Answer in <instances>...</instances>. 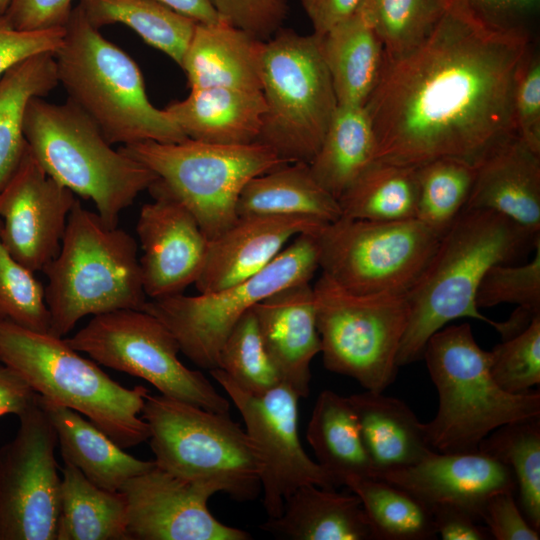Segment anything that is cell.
<instances>
[{
    "label": "cell",
    "mask_w": 540,
    "mask_h": 540,
    "mask_svg": "<svg viewBox=\"0 0 540 540\" xmlns=\"http://www.w3.org/2000/svg\"><path fill=\"white\" fill-rule=\"evenodd\" d=\"M376 160V139L364 106L338 104L309 163L315 180L337 200Z\"/></svg>",
    "instance_id": "32"
},
{
    "label": "cell",
    "mask_w": 540,
    "mask_h": 540,
    "mask_svg": "<svg viewBox=\"0 0 540 540\" xmlns=\"http://www.w3.org/2000/svg\"><path fill=\"white\" fill-rule=\"evenodd\" d=\"M436 535L442 540H487L491 535L487 528L471 512L452 505L430 508Z\"/></svg>",
    "instance_id": "51"
},
{
    "label": "cell",
    "mask_w": 540,
    "mask_h": 540,
    "mask_svg": "<svg viewBox=\"0 0 540 540\" xmlns=\"http://www.w3.org/2000/svg\"><path fill=\"white\" fill-rule=\"evenodd\" d=\"M344 485L359 497L375 540L437 538L430 508L403 488L376 477H352Z\"/></svg>",
    "instance_id": "37"
},
{
    "label": "cell",
    "mask_w": 540,
    "mask_h": 540,
    "mask_svg": "<svg viewBox=\"0 0 540 540\" xmlns=\"http://www.w3.org/2000/svg\"><path fill=\"white\" fill-rule=\"evenodd\" d=\"M515 494V491L505 490L489 497L481 511L480 521L496 540H539V531L525 518Z\"/></svg>",
    "instance_id": "49"
},
{
    "label": "cell",
    "mask_w": 540,
    "mask_h": 540,
    "mask_svg": "<svg viewBox=\"0 0 540 540\" xmlns=\"http://www.w3.org/2000/svg\"><path fill=\"white\" fill-rule=\"evenodd\" d=\"M0 362L45 400L87 416L121 448L149 439L148 425L139 417L148 390L123 387L65 339L0 322Z\"/></svg>",
    "instance_id": "7"
},
{
    "label": "cell",
    "mask_w": 540,
    "mask_h": 540,
    "mask_svg": "<svg viewBox=\"0 0 540 540\" xmlns=\"http://www.w3.org/2000/svg\"><path fill=\"white\" fill-rule=\"evenodd\" d=\"M534 41L491 29L464 0H450L422 43L385 61L364 105L376 160L419 167L455 158L476 166L516 134L515 78Z\"/></svg>",
    "instance_id": "1"
},
{
    "label": "cell",
    "mask_w": 540,
    "mask_h": 540,
    "mask_svg": "<svg viewBox=\"0 0 540 540\" xmlns=\"http://www.w3.org/2000/svg\"><path fill=\"white\" fill-rule=\"evenodd\" d=\"M315 234L296 236L270 264L244 281L212 293L151 299L142 310L172 332L180 351L194 364L209 371L218 368L221 348L246 312L281 289L311 281L319 268Z\"/></svg>",
    "instance_id": "12"
},
{
    "label": "cell",
    "mask_w": 540,
    "mask_h": 540,
    "mask_svg": "<svg viewBox=\"0 0 540 540\" xmlns=\"http://www.w3.org/2000/svg\"><path fill=\"white\" fill-rule=\"evenodd\" d=\"M141 414L157 467L183 480L211 485L239 501L258 495L254 446L229 413L147 393Z\"/></svg>",
    "instance_id": "8"
},
{
    "label": "cell",
    "mask_w": 540,
    "mask_h": 540,
    "mask_svg": "<svg viewBox=\"0 0 540 540\" xmlns=\"http://www.w3.org/2000/svg\"><path fill=\"white\" fill-rule=\"evenodd\" d=\"M222 21L267 41L287 17L286 0H211Z\"/></svg>",
    "instance_id": "46"
},
{
    "label": "cell",
    "mask_w": 540,
    "mask_h": 540,
    "mask_svg": "<svg viewBox=\"0 0 540 540\" xmlns=\"http://www.w3.org/2000/svg\"><path fill=\"white\" fill-rule=\"evenodd\" d=\"M262 41L224 21L196 23L180 67L190 90L210 87L262 90Z\"/></svg>",
    "instance_id": "24"
},
{
    "label": "cell",
    "mask_w": 540,
    "mask_h": 540,
    "mask_svg": "<svg viewBox=\"0 0 540 540\" xmlns=\"http://www.w3.org/2000/svg\"><path fill=\"white\" fill-rule=\"evenodd\" d=\"M73 0H11L3 15L18 30H42L65 27Z\"/></svg>",
    "instance_id": "50"
},
{
    "label": "cell",
    "mask_w": 540,
    "mask_h": 540,
    "mask_svg": "<svg viewBox=\"0 0 540 540\" xmlns=\"http://www.w3.org/2000/svg\"><path fill=\"white\" fill-rule=\"evenodd\" d=\"M175 12L201 24L221 21L211 0H155Z\"/></svg>",
    "instance_id": "54"
},
{
    "label": "cell",
    "mask_w": 540,
    "mask_h": 540,
    "mask_svg": "<svg viewBox=\"0 0 540 540\" xmlns=\"http://www.w3.org/2000/svg\"><path fill=\"white\" fill-rule=\"evenodd\" d=\"M464 209L497 212L534 235L540 234V154L517 134L477 165Z\"/></svg>",
    "instance_id": "23"
},
{
    "label": "cell",
    "mask_w": 540,
    "mask_h": 540,
    "mask_svg": "<svg viewBox=\"0 0 540 540\" xmlns=\"http://www.w3.org/2000/svg\"><path fill=\"white\" fill-rule=\"evenodd\" d=\"M75 194L51 178L28 146L0 190V238L11 256L43 271L58 254Z\"/></svg>",
    "instance_id": "18"
},
{
    "label": "cell",
    "mask_w": 540,
    "mask_h": 540,
    "mask_svg": "<svg viewBox=\"0 0 540 540\" xmlns=\"http://www.w3.org/2000/svg\"><path fill=\"white\" fill-rule=\"evenodd\" d=\"M0 447V540H56L61 478L56 430L39 395Z\"/></svg>",
    "instance_id": "15"
},
{
    "label": "cell",
    "mask_w": 540,
    "mask_h": 540,
    "mask_svg": "<svg viewBox=\"0 0 540 540\" xmlns=\"http://www.w3.org/2000/svg\"><path fill=\"white\" fill-rule=\"evenodd\" d=\"M450 0H362L358 9L381 38L386 61L399 58L433 31Z\"/></svg>",
    "instance_id": "40"
},
{
    "label": "cell",
    "mask_w": 540,
    "mask_h": 540,
    "mask_svg": "<svg viewBox=\"0 0 540 540\" xmlns=\"http://www.w3.org/2000/svg\"><path fill=\"white\" fill-rule=\"evenodd\" d=\"M77 6L93 27L124 24L179 66L196 25L155 0H79Z\"/></svg>",
    "instance_id": "35"
},
{
    "label": "cell",
    "mask_w": 540,
    "mask_h": 540,
    "mask_svg": "<svg viewBox=\"0 0 540 540\" xmlns=\"http://www.w3.org/2000/svg\"><path fill=\"white\" fill-rule=\"evenodd\" d=\"M422 358L438 393L437 413L424 423L434 451H476L495 429L540 417L539 391L513 394L500 388L490 372V351L477 344L468 322L435 332Z\"/></svg>",
    "instance_id": "5"
},
{
    "label": "cell",
    "mask_w": 540,
    "mask_h": 540,
    "mask_svg": "<svg viewBox=\"0 0 540 540\" xmlns=\"http://www.w3.org/2000/svg\"><path fill=\"white\" fill-rule=\"evenodd\" d=\"M417 167L375 160L338 198L341 216L372 221L416 218Z\"/></svg>",
    "instance_id": "36"
},
{
    "label": "cell",
    "mask_w": 540,
    "mask_h": 540,
    "mask_svg": "<svg viewBox=\"0 0 540 540\" xmlns=\"http://www.w3.org/2000/svg\"><path fill=\"white\" fill-rule=\"evenodd\" d=\"M471 12L487 27L518 33L536 40L540 0H464Z\"/></svg>",
    "instance_id": "47"
},
{
    "label": "cell",
    "mask_w": 540,
    "mask_h": 540,
    "mask_svg": "<svg viewBox=\"0 0 540 540\" xmlns=\"http://www.w3.org/2000/svg\"><path fill=\"white\" fill-rule=\"evenodd\" d=\"M475 173V165L455 158H439L417 167L416 219L442 236L464 210Z\"/></svg>",
    "instance_id": "39"
},
{
    "label": "cell",
    "mask_w": 540,
    "mask_h": 540,
    "mask_svg": "<svg viewBox=\"0 0 540 540\" xmlns=\"http://www.w3.org/2000/svg\"><path fill=\"white\" fill-rule=\"evenodd\" d=\"M261 529L290 540H375L359 497L306 484L284 503L283 512Z\"/></svg>",
    "instance_id": "26"
},
{
    "label": "cell",
    "mask_w": 540,
    "mask_h": 540,
    "mask_svg": "<svg viewBox=\"0 0 540 540\" xmlns=\"http://www.w3.org/2000/svg\"><path fill=\"white\" fill-rule=\"evenodd\" d=\"M127 504L129 540H248L250 534L215 518L208 508L217 490L155 466L119 490Z\"/></svg>",
    "instance_id": "17"
},
{
    "label": "cell",
    "mask_w": 540,
    "mask_h": 540,
    "mask_svg": "<svg viewBox=\"0 0 540 540\" xmlns=\"http://www.w3.org/2000/svg\"><path fill=\"white\" fill-rule=\"evenodd\" d=\"M540 240L511 219L486 209H464L408 291L409 318L397 356L398 367L423 357L428 339L447 323L469 317L503 335L504 322L483 315L476 294L486 272L528 254Z\"/></svg>",
    "instance_id": "2"
},
{
    "label": "cell",
    "mask_w": 540,
    "mask_h": 540,
    "mask_svg": "<svg viewBox=\"0 0 540 540\" xmlns=\"http://www.w3.org/2000/svg\"><path fill=\"white\" fill-rule=\"evenodd\" d=\"M24 135L33 157L56 182L93 201L110 228L120 213L157 180L149 168L115 150L97 126L72 102L30 100Z\"/></svg>",
    "instance_id": "6"
},
{
    "label": "cell",
    "mask_w": 540,
    "mask_h": 540,
    "mask_svg": "<svg viewBox=\"0 0 540 540\" xmlns=\"http://www.w3.org/2000/svg\"><path fill=\"white\" fill-rule=\"evenodd\" d=\"M119 150L156 174L155 183L190 210L209 241L238 218L237 201L246 183L287 163L258 142L224 145L187 138L135 142Z\"/></svg>",
    "instance_id": "10"
},
{
    "label": "cell",
    "mask_w": 540,
    "mask_h": 540,
    "mask_svg": "<svg viewBox=\"0 0 540 540\" xmlns=\"http://www.w3.org/2000/svg\"><path fill=\"white\" fill-rule=\"evenodd\" d=\"M490 372L500 388L525 393L540 383V315L491 351Z\"/></svg>",
    "instance_id": "43"
},
{
    "label": "cell",
    "mask_w": 540,
    "mask_h": 540,
    "mask_svg": "<svg viewBox=\"0 0 540 540\" xmlns=\"http://www.w3.org/2000/svg\"><path fill=\"white\" fill-rule=\"evenodd\" d=\"M265 349L282 382L301 398L310 393L311 362L321 352L313 286L281 289L253 307Z\"/></svg>",
    "instance_id": "22"
},
{
    "label": "cell",
    "mask_w": 540,
    "mask_h": 540,
    "mask_svg": "<svg viewBox=\"0 0 540 540\" xmlns=\"http://www.w3.org/2000/svg\"><path fill=\"white\" fill-rule=\"evenodd\" d=\"M11 0H0V16H3L10 5Z\"/></svg>",
    "instance_id": "55"
},
{
    "label": "cell",
    "mask_w": 540,
    "mask_h": 540,
    "mask_svg": "<svg viewBox=\"0 0 540 540\" xmlns=\"http://www.w3.org/2000/svg\"><path fill=\"white\" fill-rule=\"evenodd\" d=\"M240 412L259 462L263 506L269 518L281 515L285 500L300 486L335 489V480L304 451L298 435L297 393L287 384L262 394L241 388L222 369L210 370Z\"/></svg>",
    "instance_id": "16"
},
{
    "label": "cell",
    "mask_w": 540,
    "mask_h": 540,
    "mask_svg": "<svg viewBox=\"0 0 540 540\" xmlns=\"http://www.w3.org/2000/svg\"><path fill=\"white\" fill-rule=\"evenodd\" d=\"M236 212L238 217L306 215L327 223L341 217L338 200L303 162L286 163L250 179L239 195Z\"/></svg>",
    "instance_id": "30"
},
{
    "label": "cell",
    "mask_w": 540,
    "mask_h": 540,
    "mask_svg": "<svg viewBox=\"0 0 540 540\" xmlns=\"http://www.w3.org/2000/svg\"><path fill=\"white\" fill-rule=\"evenodd\" d=\"M534 250L527 263L497 264L486 272L476 294L479 309L510 303L534 316L540 315V240Z\"/></svg>",
    "instance_id": "44"
},
{
    "label": "cell",
    "mask_w": 540,
    "mask_h": 540,
    "mask_svg": "<svg viewBox=\"0 0 540 540\" xmlns=\"http://www.w3.org/2000/svg\"><path fill=\"white\" fill-rule=\"evenodd\" d=\"M319 38L338 104L364 106L385 65L381 38L359 9Z\"/></svg>",
    "instance_id": "29"
},
{
    "label": "cell",
    "mask_w": 540,
    "mask_h": 540,
    "mask_svg": "<svg viewBox=\"0 0 540 540\" xmlns=\"http://www.w3.org/2000/svg\"><path fill=\"white\" fill-rule=\"evenodd\" d=\"M315 235L322 273L355 294H407L442 237L416 218L343 216Z\"/></svg>",
    "instance_id": "13"
},
{
    "label": "cell",
    "mask_w": 540,
    "mask_h": 540,
    "mask_svg": "<svg viewBox=\"0 0 540 540\" xmlns=\"http://www.w3.org/2000/svg\"><path fill=\"white\" fill-rule=\"evenodd\" d=\"M39 398L56 430L63 461L77 467L99 488L119 491L127 480L156 466L154 461L126 453L79 412Z\"/></svg>",
    "instance_id": "28"
},
{
    "label": "cell",
    "mask_w": 540,
    "mask_h": 540,
    "mask_svg": "<svg viewBox=\"0 0 540 540\" xmlns=\"http://www.w3.org/2000/svg\"><path fill=\"white\" fill-rule=\"evenodd\" d=\"M265 109L262 91L223 87L192 89L164 108L187 138L224 145L257 142Z\"/></svg>",
    "instance_id": "25"
},
{
    "label": "cell",
    "mask_w": 540,
    "mask_h": 540,
    "mask_svg": "<svg viewBox=\"0 0 540 540\" xmlns=\"http://www.w3.org/2000/svg\"><path fill=\"white\" fill-rule=\"evenodd\" d=\"M58 84L53 53L26 58L0 78V190L27 150L24 119L30 100L46 96Z\"/></svg>",
    "instance_id": "34"
},
{
    "label": "cell",
    "mask_w": 540,
    "mask_h": 540,
    "mask_svg": "<svg viewBox=\"0 0 540 540\" xmlns=\"http://www.w3.org/2000/svg\"><path fill=\"white\" fill-rule=\"evenodd\" d=\"M58 83L111 144L180 142L187 137L149 100L136 62L73 8L54 53Z\"/></svg>",
    "instance_id": "3"
},
{
    "label": "cell",
    "mask_w": 540,
    "mask_h": 540,
    "mask_svg": "<svg viewBox=\"0 0 540 540\" xmlns=\"http://www.w3.org/2000/svg\"><path fill=\"white\" fill-rule=\"evenodd\" d=\"M318 464L344 485L352 477H375L355 411L348 399L324 390L316 399L306 432Z\"/></svg>",
    "instance_id": "31"
},
{
    "label": "cell",
    "mask_w": 540,
    "mask_h": 540,
    "mask_svg": "<svg viewBox=\"0 0 540 540\" xmlns=\"http://www.w3.org/2000/svg\"><path fill=\"white\" fill-rule=\"evenodd\" d=\"M377 478L410 492L429 508L457 506L471 512L479 520L485 502L493 494L505 490L516 493L511 470L480 450L434 451L414 465L384 473Z\"/></svg>",
    "instance_id": "20"
},
{
    "label": "cell",
    "mask_w": 540,
    "mask_h": 540,
    "mask_svg": "<svg viewBox=\"0 0 540 540\" xmlns=\"http://www.w3.org/2000/svg\"><path fill=\"white\" fill-rule=\"evenodd\" d=\"M1 228V220H0ZM0 322L49 333L45 287L34 272L15 260L0 238Z\"/></svg>",
    "instance_id": "42"
},
{
    "label": "cell",
    "mask_w": 540,
    "mask_h": 540,
    "mask_svg": "<svg viewBox=\"0 0 540 540\" xmlns=\"http://www.w3.org/2000/svg\"><path fill=\"white\" fill-rule=\"evenodd\" d=\"M513 117L516 134L540 154V52L536 41L529 45L517 70Z\"/></svg>",
    "instance_id": "45"
},
{
    "label": "cell",
    "mask_w": 540,
    "mask_h": 540,
    "mask_svg": "<svg viewBox=\"0 0 540 540\" xmlns=\"http://www.w3.org/2000/svg\"><path fill=\"white\" fill-rule=\"evenodd\" d=\"M56 540H129L124 495L99 488L64 462Z\"/></svg>",
    "instance_id": "33"
},
{
    "label": "cell",
    "mask_w": 540,
    "mask_h": 540,
    "mask_svg": "<svg viewBox=\"0 0 540 540\" xmlns=\"http://www.w3.org/2000/svg\"><path fill=\"white\" fill-rule=\"evenodd\" d=\"M362 0H300L312 26L313 33L323 35L332 27L354 14Z\"/></svg>",
    "instance_id": "52"
},
{
    "label": "cell",
    "mask_w": 540,
    "mask_h": 540,
    "mask_svg": "<svg viewBox=\"0 0 540 540\" xmlns=\"http://www.w3.org/2000/svg\"><path fill=\"white\" fill-rule=\"evenodd\" d=\"M326 369L383 392L395 380L409 318L406 294H355L321 274L313 286Z\"/></svg>",
    "instance_id": "11"
},
{
    "label": "cell",
    "mask_w": 540,
    "mask_h": 540,
    "mask_svg": "<svg viewBox=\"0 0 540 540\" xmlns=\"http://www.w3.org/2000/svg\"><path fill=\"white\" fill-rule=\"evenodd\" d=\"M375 477L414 465L434 450L421 423L402 400L366 390L348 397Z\"/></svg>",
    "instance_id": "27"
},
{
    "label": "cell",
    "mask_w": 540,
    "mask_h": 540,
    "mask_svg": "<svg viewBox=\"0 0 540 540\" xmlns=\"http://www.w3.org/2000/svg\"><path fill=\"white\" fill-rule=\"evenodd\" d=\"M154 200L142 206L136 225L143 288L150 299L183 291L203 269L209 240L194 215L155 182L148 189Z\"/></svg>",
    "instance_id": "19"
},
{
    "label": "cell",
    "mask_w": 540,
    "mask_h": 540,
    "mask_svg": "<svg viewBox=\"0 0 540 540\" xmlns=\"http://www.w3.org/2000/svg\"><path fill=\"white\" fill-rule=\"evenodd\" d=\"M222 369L241 388L262 394L283 383L260 335L253 308L227 336L218 359Z\"/></svg>",
    "instance_id": "41"
},
{
    "label": "cell",
    "mask_w": 540,
    "mask_h": 540,
    "mask_svg": "<svg viewBox=\"0 0 540 540\" xmlns=\"http://www.w3.org/2000/svg\"><path fill=\"white\" fill-rule=\"evenodd\" d=\"M327 222L306 215L238 217L226 230L209 241L198 293H212L260 272L300 234L319 232Z\"/></svg>",
    "instance_id": "21"
},
{
    "label": "cell",
    "mask_w": 540,
    "mask_h": 540,
    "mask_svg": "<svg viewBox=\"0 0 540 540\" xmlns=\"http://www.w3.org/2000/svg\"><path fill=\"white\" fill-rule=\"evenodd\" d=\"M36 395L15 370L0 362V417L19 416L33 403Z\"/></svg>",
    "instance_id": "53"
},
{
    "label": "cell",
    "mask_w": 540,
    "mask_h": 540,
    "mask_svg": "<svg viewBox=\"0 0 540 540\" xmlns=\"http://www.w3.org/2000/svg\"><path fill=\"white\" fill-rule=\"evenodd\" d=\"M65 341L101 365L148 381L162 395L229 413V401L200 371L179 360L180 347L172 332L144 310L120 309L95 315Z\"/></svg>",
    "instance_id": "14"
},
{
    "label": "cell",
    "mask_w": 540,
    "mask_h": 540,
    "mask_svg": "<svg viewBox=\"0 0 540 540\" xmlns=\"http://www.w3.org/2000/svg\"><path fill=\"white\" fill-rule=\"evenodd\" d=\"M265 113L257 142L287 163L309 164L338 105L320 38L280 28L265 41Z\"/></svg>",
    "instance_id": "9"
},
{
    "label": "cell",
    "mask_w": 540,
    "mask_h": 540,
    "mask_svg": "<svg viewBox=\"0 0 540 540\" xmlns=\"http://www.w3.org/2000/svg\"><path fill=\"white\" fill-rule=\"evenodd\" d=\"M65 27L18 30L0 16V78L14 65L41 53H55L61 46Z\"/></svg>",
    "instance_id": "48"
},
{
    "label": "cell",
    "mask_w": 540,
    "mask_h": 540,
    "mask_svg": "<svg viewBox=\"0 0 540 540\" xmlns=\"http://www.w3.org/2000/svg\"><path fill=\"white\" fill-rule=\"evenodd\" d=\"M49 334L63 338L83 317L145 304L137 243L108 227L77 199L68 216L60 250L43 269Z\"/></svg>",
    "instance_id": "4"
},
{
    "label": "cell",
    "mask_w": 540,
    "mask_h": 540,
    "mask_svg": "<svg viewBox=\"0 0 540 540\" xmlns=\"http://www.w3.org/2000/svg\"><path fill=\"white\" fill-rule=\"evenodd\" d=\"M478 450L505 464L516 483L517 504L540 530V417L505 424L486 436Z\"/></svg>",
    "instance_id": "38"
}]
</instances>
